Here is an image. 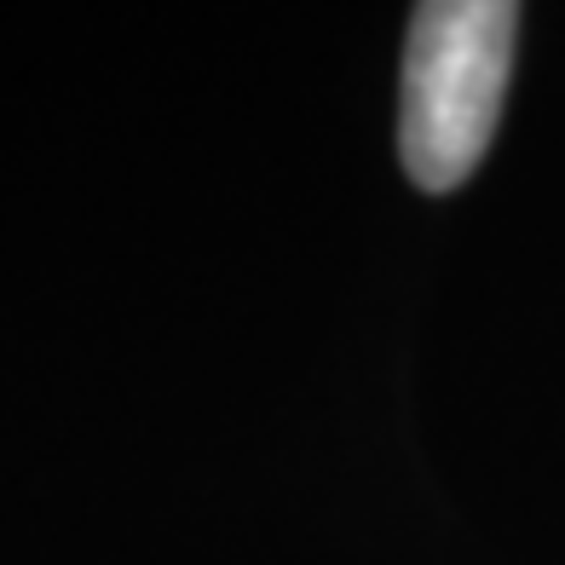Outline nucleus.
I'll list each match as a JSON object with an SVG mask.
<instances>
[{
    "instance_id": "nucleus-1",
    "label": "nucleus",
    "mask_w": 565,
    "mask_h": 565,
    "mask_svg": "<svg viewBox=\"0 0 565 565\" xmlns=\"http://www.w3.org/2000/svg\"><path fill=\"white\" fill-rule=\"evenodd\" d=\"M520 7L508 0H427L404 41L398 157L422 191H456L497 139Z\"/></svg>"
}]
</instances>
